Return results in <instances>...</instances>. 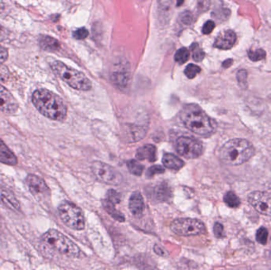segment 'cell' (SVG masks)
I'll return each mask as SVG.
<instances>
[{
    "label": "cell",
    "mask_w": 271,
    "mask_h": 270,
    "mask_svg": "<svg viewBox=\"0 0 271 270\" xmlns=\"http://www.w3.org/2000/svg\"><path fill=\"white\" fill-rule=\"evenodd\" d=\"M33 105L37 111L48 119L62 122L66 118L68 108L64 100L53 92L39 89L32 96Z\"/></svg>",
    "instance_id": "6da1fadb"
},
{
    "label": "cell",
    "mask_w": 271,
    "mask_h": 270,
    "mask_svg": "<svg viewBox=\"0 0 271 270\" xmlns=\"http://www.w3.org/2000/svg\"><path fill=\"white\" fill-rule=\"evenodd\" d=\"M180 118L186 129L204 137L210 136L216 129L213 121L195 104L185 105L181 111Z\"/></svg>",
    "instance_id": "7a4b0ae2"
},
{
    "label": "cell",
    "mask_w": 271,
    "mask_h": 270,
    "mask_svg": "<svg viewBox=\"0 0 271 270\" xmlns=\"http://www.w3.org/2000/svg\"><path fill=\"white\" fill-rule=\"evenodd\" d=\"M255 154V147L244 139H233L220 149L219 158L226 165L239 166L247 162Z\"/></svg>",
    "instance_id": "3957f363"
},
{
    "label": "cell",
    "mask_w": 271,
    "mask_h": 270,
    "mask_svg": "<svg viewBox=\"0 0 271 270\" xmlns=\"http://www.w3.org/2000/svg\"><path fill=\"white\" fill-rule=\"evenodd\" d=\"M50 66L54 73L72 88L84 91L91 89V82L82 72L67 66L61 61H53Z\"/></svg>",
    "instance_id": "277c9868"
},
{
    "label": "cell",
    "mask_w": 271,
    "mask_h": 270,
    "mask_svg": "<svg viewBox=\"0 0 271 270\" xmlns=\"http://www.w3.org/2000/svg\"><path fill=\"white\" fill-rule=\"evenodd\" d=\"M45 246L63 255L71 257L80 256V249L76 243L57 230H49L41 238Z\"/></svg>",
    "instance_id": "5b68a950"
},
{
    "label": "cell",
    "mask_w": 271,
    "mask_h": 270,
    "mask_svg": "<svg viewBox=\"0 0 271 270\" xmlns=\"http://www.w3.org/2000/svg\"><path fill=\"white\" fill-rule=\"evenodd\" d=\"M58 211L64 224L71 229L81 231L85 228V217L83 211L76 204L64 201L60 204Z\"/></svg>",
    "instance_id": "8992f818"
},
{
    "label": "cell",
    "mask_w": 271,
    "mask_h": 270,
    "mask_svg": "<svg viewBox=\"0 0 271 270\" xmlns=\"http://www.w3.org/2000/svg\"><path fill=\"white\" fill-rule=\"evenodd\" d=\"M170 228L173 233L183 237L202 235L206 230L202 221L191 218L175 220L171 224Z\"/></svg>",
    "instance_id": "52a82bcc"
},
{
    "label": "cell",
    "mask_w": 271,
    "mask_h": 270,
    "mask_svg": "<svg viewBox=\"0 0 271 270\" xmlns=\"http://www.w3.org/2000/svg\"><path fill=\"white\" fill-rule=\"evenodd\" d=\"M91 171L99 182L113 186L120 185L122 182V175L108 164L95 161L91 164Z\"/></svg>",
    "instance_id": "ba28073f"
},
{
    "label": "cell",
    "mask_w": 271,
    "mask_h": 270,
    "mask_svg": "<svg viewBox=\"0 0 271 270\" xmlns=\"http://www.w3.org/2000/svg\"><path fill=\"white\" fill-rule=\"evenodd\" d=\"M177 152L186 158H197L203 152V145L201 141L190 136H180L176 143Z\"/></svg>",
    "instance_id": "9c48e42d"
},
{
    "label": "cell",
    "mask_w": 271,
    "mask_h": 270,
    "mask_svg": "<svg viewBox=\"0 0 271 270\" xmlns=\"http://www.w3.org/2000/svg\"><path fill=\"white\" fill-rule=\"evenodd\" d=\"M248 201L258 212L271 217V193L255 191L248 195Z\"/></svg>",
    "instance_id": "30bf717a"
},
{
    "label": "cell",
    "mask_w": 271,
    "mask_h": 270,
    "mask_svg": "<svg viewBox=\"0 0 271 270\" xmlns=\"http://www.w3.org/2000/svg\"><path fill=\"white\" fill-rule=\"evenodd\" d=\"M19 110V103L9 90L0 85V111L12 115Z\"/></svg>",
    "instance_id": "8fae6325"
},
{
    "label": "cell",
    "mask_w": 271,
    "mask_h": 270,
    "mask_svg": "<svg viewBox=\"0 0 271 270\" xmlns=\"http://www.w3.org/2000/svg\"><path fill=\"white\" fill-rule=\"evenodd\" d=\"M26 182H27L30 192L34 196L41 197V196L46 195L49 192V189H48L45 182L37 175H29L26 179Z\"/></svg>",
    "instance_id": "7c38bea8"
},
{
    "label": "cell",
    "mask_w": 271,
    "mask_h": 270,
    "mask_svg": "<svg viewBox=\"0 0 271 270\" xmlns=\"http://www.w3.org/2000/svg\"><path fill=\"white\" fill-rule=\"evenodd\" d=\"M236 41V34L233 30H226L220 33L214 42V47L220 49L228 50L233 48Z\"/></svg>",
    "instance_id": "4fadbf2b"
},
{
    "label": "cell",
    "mask_w": 271,
    "mask_h": 270,
    "mask_svg": "<svg viewBox=\"0 0 271 270\" xmlns=\"http://www.w3.org/2000/svg\"><path fill=\"white\" fill-rule=\"evenodd\" d=\"M0 201L8 208L13 210L20 209V204L14 193L8 188L0 184Z\"/></svg>",
    "instance_id": "5bb4252c"
},
{
    "label": "cell",
    "mask_w": 271,
    "mask_h": 270,
    "mask_svg": "<svg viewBox=\"0 0 271 270\" xmlns=\"http://www.w3.org/2000/svg\"><path fill=\"white\" fill-rule=\"evenodd\" d=\"M129 208L132 214L140 215L144 212L145 208L144 198L140 192H134L129 198Z\"/></svg>",
    "instance_id": "9a60e30c"
},
{
    "label": "cell",
    "mask_w": 271,
    "mask_h": 270,
    "mask_svg": "<svg viewBox=\"0 0 271 270\" xmlns=\"http://www.w3.org/2000/svg\"><path fill=\"white\" fill-rule=\"evenodd\" d=\"M124 139L128 143L139 141L145 136L146 131L140 126H132L125 128L123 130Z\"/></svg>",
    "instance_id": "2e32d148"
},
{
    "label": "cell",
    "mask_w": 271,
    "mask_h": 270,
    "mask_svg": "<svg viewBox=\"0 0 271 270\" xmlns=\"http://www.w3.org/2000/svg\"><path fill=\"white\" fill-rule=\"evenodd\" d=\"M136 157L139 160H148L149 162H155L157 158V149L152 144H147L137 150Z\"/></svg>",
    "instance_id": "e0dca14e"
},
{
    "label": "cell",
    "mask_w": 271,
    "mask_h": 270,
    "mask_svg": "<svg viewBox=\"0 0 271 270\" xmlns=\"http://www.w3.org/2000/svg\"><path fill=\"white\" fill-rule=\"evenodd\" d=\"M0 162L10 166H15L18 164V159L15 154L2 140H0Z\"/></svg>",
    "instance_id": "ac0fdd59"
},
{
    "label": "cell",
    "mask_w": 271,
    "mask_h": 270,
    "mask_svg": "<svg viewBox=\"0 0 271 270\" xmlns=\"http://www.w3.org/2000/svg\"><path fill=\"white\" fill-rule=\"evenodd\" d=\"M154 196L159 201H167L172 197V189L166 182H162L154 188Z\"/></svg>",
    "instance_id": "d6986e66"
},
{
    "label": "cell",
    "mask_w": 271,
    "mask_h": 270,
    "mask_svg": "<svg viewBox=\"0 0 271 270\" xmlns=\"http://www.w3.org/2000/svg\"><path fill=\"white\" fill-rule=\"evenodd\" d=\"M162 164L168 169L179 171L184 167L185 163L173 154H165L162 157Z\"/></svg>",
    "instance_id": "ffe728a7"
},
{
    "label": "cell",
    "mask_w": 271,
    "mask_h": 270,
    "mask_svg": "<svg viewBox=\"0 0 271 270\" xmlns=\"http://www.w3.org/2000/svg\"><path fill=\"white\" fill-rule=\"evenodd\" d=\"M39 44L43 49L48 51H58L61 48L59 41L49 36H41L39 39Z\"/></svg>",
    "instance_id": "44dd1931"
},
{
    "label": "cell",
    "mask_w": 271,
    "mask_h": 270,
    "mask_svg": "<svg viewBox=\"0 0 271 270\" xmlns=\"http://www.w3.org/2000/svg\"><path fill=\"white\" fill-rule=\"evenodd\" d=\"M101 203H102V206H103L105 211L114 219L119 221V222H124L125 221V215L121 213L120 211L115 208V204L111 203L110 200H107V199H104L101 201Z\"/></svg>",
    "instance_id": "7402d4cb"
},
{
    "label": "cell",
    "mask_w": 271,
    "mask_h": 270,
    "mask_svg": "<svg viewBox=\"0 0 271 270\" xmlns=\"http://www.w3.org/2000/svg\"><path fill=\"white\" fill-rule=\"evenodd\" d=\"M111 80H112L113 83L116 85L117 87L126 88L129 84V73L125 71L115 72L111 76Z\"/></svg>",
    "instance_id": "603a6c76"
},
{
    "label": "cell",
    "mask_w": 271,
    "mask_h": 270,
    "mask_svg": "<svg viewBox=\"0 0 271 270\" xmlns=\"http://www.w3.org/2000/svg\"><path fill=\"white\" fill-rule=\"evenodd\" d=\"M224 201L230 208H237L240 204V200L238 196L232 191L225 193Z\"/></svg>",
    "instance_id": "cb8c5ba5"
},
{
    "label": "cell",
    "mask_w": 271,
    "mask_h": 270,
    "mask_svg": "<svg viewBox=\"0 0 271 270\" xmlns=\"http://www.w3.org/2000/svg\"><path fill=\"white\" fill-rule=\"evenodd\" d=\"M127 168L129 172L136 176H140L142 175L144 169V166L141 165L138 161L134 159L130 160L127 163Z\"/></svg>",
    "instance_id": "d4e9b609"
},
{
    "label": "cell",
    "mask_w": 271,
    "mask_h": 270,
    "mask_svg": "<svg viewBox=\"0 0 271 270\" xmlns=\"http://www.w3.org/2000/svg\"><path fill=\"white\" fill-rule=\"evenodd\" d=\"M190 51L192 52V57L193 59L196 61V62H200V61H203L204 57H205V52L203 51L202 48L200 47L199 44L197 43H194L190 46Z\"/></svg>",
    "instance_id": "484cf974"
},
{
    "label": "cell",
    "mask_w": 271,
    "mask_h": 270,
    "mask_svg": "<svg viewBox=\"0 0 271 270\" xmlns=\"http://www.w3.org/2000/svg\"><path fill=\"white\" fill-rule=\"evenodd\" d=\"M189 57H190V51L187 48H182L176 51L175 60L180 65H183L188 61Z\"/></svg>",
    "instance_id": "4316f807"
},
{
    "label": "cell",
    "mask_w": 271,
    "mask_h": 270,
    "mask_svg": "<svg viewBox=\"0 0 271 270\" xmlns=\"http://www.w3.org/2000/svg\"><path fill=\"white\" fill-rule=\"evenodd\" d=\"M266 56V51H264L262 48H260V49L250 50L248 51V57H249L250 60L252 61H262V60L265 59Z\"/></svg>",
    "instance_id": "83f0119b"
},
{
    "label": "cell",
    "mask_w": 271,
    "mask_h": 270,
    "mask_svg": "<svg viewBox=\"0 0 271 270\" xmlns=\"http://www.w3.org/2000/svg\"><path fill=\"white\" fill-rule=\"evenodd\" d=\"M268 231L264 227H261L256 232V240L262 245H266L267 243Z\"/></svg>",
    "instance_id": "f1b7e54d"
},
{
    "label": "cell",
    "mask_w": 271,
    "mask_h": 270,
    "mask_svg": "<svg viewBox=\"0 0 271 270\" xmlns=\"http://www.w3.org/2000/svg\"><path fill=\"white\" fill-rule=\"evenodd\" d=\"M200 72H201V68L195 65H189L185 69V75L189 79H194Z\"/></svg>",
    "instance_id": "f546056e"
},
{
    "label": "cell",
    "mask_w": 271,
    "mask_h": 270,
    "mask_svg": "<svg viewBox=\"0 0 271 270\" xmlns=\"http://www.w3.org/2000/svg\"><path fill=\"white\" fill-rule=\"evenodd\" d=\"M236 78L238 80L239 85L242 88H247V72L244 69L239 71L236 75Z\"/></svg>",
    "instance_id": "4dcf8cb0"
},
{
    "label": "cell",
    "mask_w": 271,
    "mask_h": 270,
    "mask_svg": "<svg viewBox=\"0 0 271 270\" xmlns=\"http://www.w3.org/2000/svg\"><path fill=\"white\" fill-rule=\"evenodd\" d=\"M107 200H110L113 204H119L121 202V194L115 189H110L107 192Z\"/></svg>",
    "instance_id": "1f68e13d"
},
{
    "label": "cell",
    "mask_w": 271,
    "mask_h": 270,
    "mask_svg": "<svg viewBox=\"0 0 271 270\" xmlns=\"http://www.w3.org/2000/svg\"><path fill=\"white\" fill-rule=\"evenodd\" d=\"M165 168H162L161 166H152V167H151V168L147 171L146 177L148 178V179H151V178L155 176V175H159V174L165 173Z\"/></svg>",
    "instance_id": "d6a6232c"
},
{
    "label": "cell",
    "mask_w": 271,
    "mask_h": 270,
    "mask_svg": "<svg viewBox=\"0 0 271 270\" xmlns=\"http://www.w3.org/2000/svg\"><path fill=\"white\" fill-rule=\"evenodd\" d=\"M11 78L9 69L5 65H0V81L7 82Z\"/></svg>",
    "instance_id": "836d02e7"
},
{
    "label": "cell",
    "mask_w": 271,
    "mask_h": 270,
    "mask_svg": "<svg viewBox=\"0 0 271 270\" xmlns=\"http://www.w3.org/2000/svg\"><path fill=\"white\" fill-rule=\"evenodd\" d=\"M88 34L89 33L87 29L80 28V29H78L73 33V37L76 39H78V40H83L88 36Z\"/></svg>",
    "instance_id": "e575fe53"
},
{
    "label": "cell",
    "mask_w": 271,
    "mask_h": 270,
    "mask_svg": "<svg viewBox=\"0 0 271 270\" xmlns=\"http://www.w3.org/2000/svg\"><path fill=\"white\" fill-rule=\"evenodd\" d=\"M214 235L216 236L218 239H221V238L224 236V227L221 223H216L214 225L213 227Z\"/></svg>",
    "instance_id": "d590c367"
},
{
    "label": "cell",
    "mask_w": 271,
    "mask_h": 270,
    "mask_svg": "<svg viewBox=\"0 0 271 270\" xmlns=\"http://www.w3.org/2000/svg\"><path fill=\"white\" fill-rule=\"evenodd\" d=\"M180 19L185 25H190L191 23L192 19H193V15L190 11H184L181 15Z\"/></svg>",
    "instance_id": "8d00e7d4"
},
{
    "label": "cell",
    "mask_w": 271,
    "mask_h": 270,
    "mask_svg": "<svg viewBox=\"0 0 271 270\" xmlns=\"http://www.w3.org/2000/svg\"><path fill=\"white\" fill-rule=\"evenodd\" d=\"M214 28H215V23L213 21H208L203 26L202 33L204 34H209L214 30Z\"/></svg>",
    "instance_id": "74e56055"
},
{
    "label": "cell",
    "mask_w": 271,
    "mask_h": 270,
    "mask_svg": "<svg viewBox=\"0 0 271 270\" xmlns=\"http://www.w3.org/2000/svg\"><path fill=\"white\" fill-rule=\"evenodd\" d=\"M8 58V51L7 48L0 45V64L5 62Z\"/></svg>",
    "instance_id": "f35d334b"
},
{
    "label": "cell",
    "mask_w": 271,
    "mask_h": 270,
    "mask_svg": "<svg viewBox=\"0 0 271 270\" xmlns=\"http://www.w3.org/2000/svg\"><path fill=\"white\" fill-rule=\"evenodd\" d=\"M153 249L154 252H155V254H158V255L162 256V257H167L168 255L166 250L162 248V246H159V245L155 244L154 246Z\"/></svg>",
    "instance_id": "ab89813d"
},
{
    "label": "cell",
    "mask_w": 271,
    "mask_h": 270,
    "mask_svg": "<svg viewBox=\"0 0 271 270\" xmlns=\"http://www.w3.org/2000/svg\"><path fill=\"white\" fill-rule=\"evenodd\" d=\"M8 36V32L7 31L5 28L0 26V41H4L7 39Z\"/></svg>",
    "instance_id": "60d3db41"
},
{
    "label": "cell",
    "mask_w": 271,
    "mask_h": 270,
    "mask_svg": "<svg viewBox=\"0 0 271 270\" xmlns=\"http://www.w3.org/2000/svg\"><path fill=\"white\" fill-rule=\"evenodd\" d=\"M233 60H227V61H225V62L223 63V67L224 68H229V67L231 66V65H233Z\"/></svg>",
    "instance_id": "b9f144b4"
},
{
    "label": "cell",
    "mask_w": 271,
    "mask_h": 270,
    "mask_svg": "<svg viewBox=\"0 0 271 270\" xmlns=\"http://www.w3.org/2000/svg\"><path fill=\"white\" fill-rule=\"evenodd\" d=\"M4 9H5V4L2 1H0V14L2 13Z\"/></svg>",
    "instance_id": "7bdbcfd3"
},
{
    "label": "cell",
    "mask_w": 271,
    "mask_h": 270,
    "mask_svg": "<svg viewBox=\"0 0 271 270\" xmlns=\"http://www.w3.org/2000/svg\"><path fill=\"white\" fill-rule=\"evenodd\" d=\"M0 227H1V223H0Z\"/></svg>",
    "instance_id": "ee69618b"
},
{
    "label": "cell",
    "mask_w": 271,
    "mask_h": 270,
    "mask_svg": "<svg viewBox=\"0 0 271 270\" xmlns=\"http://www.w3.org/2000/svg\"><path fill=\"white\" fill-rule=\"evenodd\" d=\"M269 270H271V269H269Z\"/></svg>",
    "instance_id": "f6af8a7d"
}]
</instances>
